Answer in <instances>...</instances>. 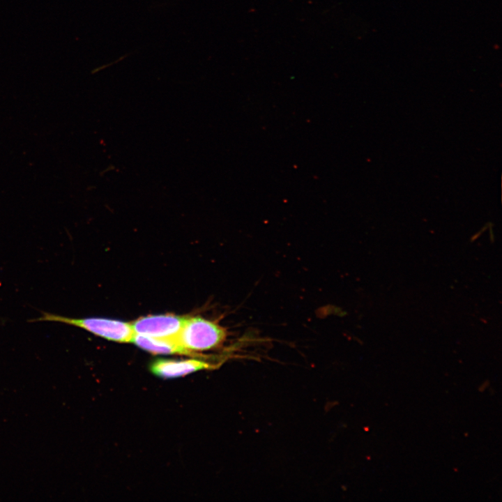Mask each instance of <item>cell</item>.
<instances>
[{"instance_id":"cell-1","label":"cell","mask_w":502,"mask_h":502,"mask_svg":"<svg viewBox=\"0 0 502 502\" xmlns=\"http://www.w3.org/2000/svg\"><path fill=\"white\" fill-rule=\"evenodd\" d=\"M62 323L82 328L97 336L118 342H132L135 333L131 324L98 317L71 318L43 312L40 317L29 321Z\"/></svg>"},{"instance_id":"cell-2","label":"cell","mask_w":502,"mask_h":502,"mask_svg":"<svg viewBox=\"0 0 502 502\" xmlns=\"http://www.w3.org/2000/svg\"><path fill=\"white\" fill-rule=\"evenodd\" d=\"M227 336L226 329L212 321L201 317H186L176 338L182 347L193 353L222 346Z\"/></svg>"},{"instance_id":"cell-3","label":"cell","mask_w":502,"mask_h":502,"mask_svg":"<svg viewBox=\"0 0 502 502\" xmlns=\"http://www.w3.org/2000/svg\"><path fill=\"white\" fill-rule=\"evenodd\" d=\"M186 317L173 314L151 315L141 317L132 323L135 334L153 337H176Z\"/></svg>"},{"instance_id":"cell-4","label":"cell","mask_w":502,"mask_h":502,"mask_svg":"<svg viewBox=\"0 0 502 502\" xmlns=\"http://www.w3.org/2000/svg\"><path fill=\"white\" fill-rule=\"evenodd\" d=\"M213 365L206 361L190 359L184 360H158L152 363L151 371L155 375L165 379L184 376L195 372L211 368Z\"/></svg>"},{"instance_id":"cell-5","label":"cell","mask_w":502,"mask_h":502,"mask_svg":"<svg viewBox=\"0 0 502 502\" xmlns=\"http://www.w3.org/2000/svg\"><path fill=\"white\" fill-rule=\"evenodd\" d=\"M132 342L139 347L154 353L192 354L181 345L176 337L160 338L135 334Z\"/></svg>"},{"instance_id":"cell-6","label":"cell","mask_w":502,"mask_h":502,"mask_svg":"<svg viewBox=\"0 0 502 502\" xmlns=\"http://www.w3.org/2000/svg\"><path fill=\"white\" fill-rule=\"evenodd\" d=\"M489 386V381L485 380L478 387V390L480 392H484Z\"/></svg>"}]
</instances>
